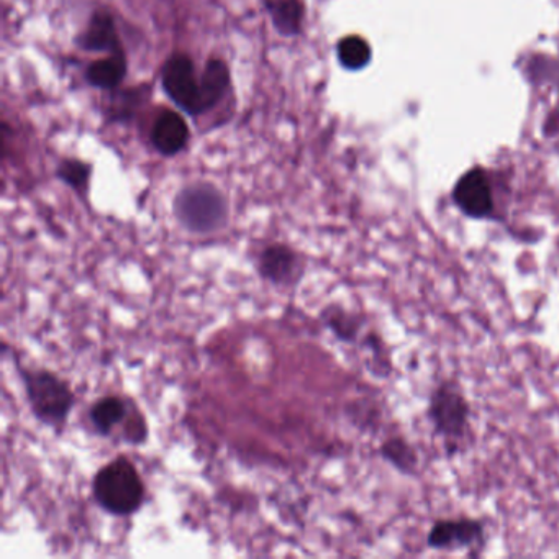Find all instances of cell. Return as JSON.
<instances>
[{
	"mask_svg": "<svg viewBox=\"0 0 559 559\" xmlns=\"http://www.w3.org/2000/svg\"><path fill=\"white\" fill-rule=\"evenodd\" d=\"M93 497L97 506L114 516H132L145 503L146 487L142 474L130 457H114L93 477Z\"/></svg>",
	"mask_w": 559,
	"mask_h": 559,
	"instance_id": "6da1fadb",
	"label": "cell"
},
{
	"mask_svg": "<svg viewBox=\"0 0 559 559\" xmlns=\"http://www.w3.org/2000/svg\"><path fill=\"white\" fill-rule=\"evenodd\" d=\"M17 372L34 417L45 427L61 433L76 407V394L70 382L45 368L19 365Z\"/></svg>",
	"mask_w": 559,
	"mask_h": 559,
	"instance_id": "7a4b0ae2",
	"label": "cell"
},
{
	"mask_svg": "<svg viewBox=\"0 0 559 559\" xmlns=\"http://www.w3.org/2000/svg\"><path fill=\"white\" fill-rule=\"evenodd\" d=\"M175 215L189 234L207 237L227 225L228 204L214 186L192 185L176 195Z\"/></svg>",
	"mask_w": 559,
	"mask_h": 559,
	"instance_id": "3957f363",
	"label": "cell"
},
{
	"mask_svg": "<svg viewBox=\"0 0 559 559\" xmlns=\"http://www.w3.org/2000/svg\"><path fill=\"white\" fill-rule=\"evenodd\" d=\"M258 276L276 287L297 286L302 280L306 264L302 254L286 243L266 245L254 261Z\"/></svg>",
	"mask_w": 559,
	"mask_h": 559,
	"instance_id": "277c9868",
	"label": "cell"
},
{
	"mask_svg": "<svg viewBox=\"0 0 559 559\" xmlns=\"http://www.w3.org/2000/svg\"><path fill=\"white\" fill-rule=\"evenodd\" d=\"M163 86L168 96L189 114H201V81L194 73L189 58L176 57L163 70Z\"/></svg>",
	"mask_w": 559,
	"mask_h": 559,
	"instance_id": "5b68a950",
	"label": "cell"
},
{
	"mask_svg": "<svg viewBox=\"0 0 559 559\" xmlns=\"http://www.w3.org/2000/svg\"><path fill=\"white\" fill-rule=\"evenodd\" d=\"M454 204L463 214L473 218H486L492 214V189L486 171L480 168L471 169L457 181L453 191Z\"/></svg>",
	"mask_w": 559,
	"mask_h": 559,
	"instance_id": "8992f818",
	"label": "cell"
},
{
	"mask_svg": "<svg viewBox=\"0 0 559 559\" xmlns=\"http://www.w3.org/2000/svg\"><path fill=\"white\" fill-rule=\"evenodd\" d=\"M469 407L463 395L454 389L441 385L430 404V418L437 430L444 437L456 438L464 433Z\"/></svg>",
	"mask_w": 559,
	"mask_h": 559,
	"instance_id": "52a82bcc",
	"label": "cell"
},
{
	"mask_svg": "<svg viewBox=\"0 0 559 559\" xmlns=\"http://www.w3.org/2000/svg\"><path fill=\"white\" fill-rule=\"evenodd\" d=\"M135 407V402L122 395H104L91 405V425L99 437H112L117 430H123Z\"/></svg>",
	"mask_w": 559,
	"mask_h": 559,
	"instance_id": "ba28073f",
	"label": "cell"
},
{
	"mask_svg": "<svg viewBox=\"0 0 559 559\" xmlns=\"http://www.w3.org/2000/svg\"><path fill=\"white\" fill-rule=\"evenodd\" d=\"M483 525L476 520L438 522L428 535V545L437 549H464L483 542Z\"/></svg>",
	"mask_w": 559,
	"mask_h": 559,
	"instance_id": "9c48e42d",
	"label": "cell"
},
{
	"mask_svg": "<svg viewBox=\"0 0 559 559\" xmlns=\"http://www.w3.org/2000/svg\"><path fill=\"white\" fill-rule=\"evenodd\" d=\"M188 126L182 117L175 112H163L153 127V143L166 156L181 152L188 143Z\"/></svg>",
	"mask_w": 559,
	"mask_h": 559,
	"instance_id": "30bf717a",
	"label": "cell"
},
{
	"mask_svg": "<svg viewBox=\"0 0 559 559\" xmlns=\"http://www.w3.org/2000/svg\"><path fill=\"white\" fill-rule=\"evenodd\" d=\"M81 45L91 51H117L119 38L112 17L107 14L94 15L90 28L81 38Z\"/></svg>",
	"mask_w": 559,
	"mask_h": 559,
	"instance_id": "8fae6325",
	"label": "cell"
},
{
	"mask_svg": "<svg viewBox=\"0 0 559 559\" xmlns=\"http://www.w3.org/2000/svg\"><path fill=\"white\" fill-rule=\"evenodd\" d=\"M228 81H230V76H228L227 67L218 60L209 61L201 78L202 112L211 109L221 100L227 90Z\"/></svg>",
	"mask_w": 559,
	"mask_h": 559,
	"instance_id": "7c38bea8",
	"label": "cell"
},
{
	"mask_svg": "<svg viewBox=\"0 0 559 559\" xmlns=\"http://www.w3.org/2000/svg\"><path fill=\"white\" fill-rule=\"evenodd\" d=\"M127 73L126 58L119 51H114L112 57L107 60L93 63L87 70V81L100 90H112L122 83Z\"/></svg>",
	"mask_w": 559,
	"mask_h": 559,
	"instance_id": "4fadbf2b",
	"label": "cell"
},
{
	"mask_svg": "<svg viewBox=\"0 0 559 559\" xmlns=\"http://www.w3.org/2000/svg\"><path fill=\"white\" fill-rule=\"evenodd\" d=\"M271 15L277 31L284 35H294L299 32L302 22V5L299 0H267Z\"/></svg>",
	"mask_w": 559,
	"mask_h": 559,
	"instance_id": "5bb4252c",
	"label": "cell"
},
{
	"mask_svg": "<svg viewBox=\"0 0 559 559\" xmlns=\"http://www.w3.org/2000/svg\"><path fill=\"white\" fill-rule=\"evenodd\" d=\"M323 323L326 329L345 343H353L358 336L359 323L356 322L355 317L346 313L340 307H326L322 312Z\"/></svg>",
	"mask_w": 559,
	"mask_h": 559,
	"instance_id": "9a60e30c",
	"label": "cell"
},
{
	"mask_svg": "<svg viewBox=\"0 0 559 559\" xmlns=\"http://www.w3.org/2000/svg\"><path fill=\"white\" fill-rule=\"evenodd\" d=\"M338 58L346 70H361L371 60V48L362 38H343L338 45Z\"/></svg>",
	"mask_w": 559,
	"mask_h": 559,
	"instance_id": "2e32d148",
	"label": "cell"
},
{
	"mask_svg": "<svg viewBox=\"0 0 559 559\" xmlns=\"http://www.w3.org/2000/svg\"><path fill=\"white\" fill-rule=\"evenodd\" d=\"M91 169L81 162H64L58 169L61 181L67 182L74 191L84 194L87 191Z\"/></svg>",
	"mask_w": 559,
	"mask_h": 559,
	"instance_id": "e0dca14e",
	"label": "cell"
},
{
	"mask_svg": "<svg viewBox=\"0 0 559 559\" xmlns=\"http://www.w3.org/2000/svg\"><path fill=\"white\" fill-rule=\"evenodd\" d=\"M382 456L389 463L397 466L399 469L405 471L415 464V457L412 456V450L402 440H391L382 447Z\"/></svg>",
	"mask_w": 559,
	"mask_h": 559,
	"instance_id": "ac0fdd59",
	"label": "cell"
}]
</instances>
